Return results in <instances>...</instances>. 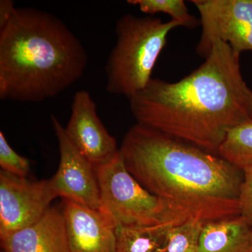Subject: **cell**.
Instances as JSON below:
<instances>
[{"label":"cell","instance_id":"1","mask_svg":"<svg viewBox=\"0 0 252 252\" xmlns=\"http://www.w3.org/2000/svg\"><path fill=\"white\" fill-rule=\"evenodd\" d=\"M240 56L216 41L205 62L181 80L151 79L128 99L137 124L217 154L228 131L251 119L252 91Z\"/></svg>","mask_w":252,"mask_h":252},{"label":"cell","instance_id":"2","mask_svg":"<svg viewBox=\"0 0 252 252\" xmlns=\"http://www.w3.org/2000/svg\"><path fill=\"white\" fill-rule=\"evenodd\" d=\"M119 151L144 188L189 216L206 222L240 215L243 170L218 154L139 124Z\"/></svg>","mask_w":252,"mask_h":252},{"label":"cell","instance_id":"3","mask_svg":"<svg viewBox=\"0 0 252 252\" xmlns=\"http://www.w3.org/2000/svg\"><path fill=\"white\" fill-rule=\"evenodd\" d=\"M85 48L62 20L33 7L16 8L0 29V99L39 102L84 74Z\"/></svg>","mask_w":252,"mask_h":252},{"label":"cell","instance_id":"4","mask_svg":"<svg viewBox=\"0 0 252 252\" xmlns=\"http://www.w3.org/2000/svg\"><path fill=\"white\" fill-rule=\"evenodd\" d=\"M180 23L158 18L124 14L118 20L117 42L105 66L109 94L130 99L145 89L169 33Z\"/></svg>","mask_w":252,"mask_h":252},{"label":"cell","instance_id":"5","mask_svg":"<svg viewBox=\"0 0 252 252\" xmlns=\"http://www.w3.org/2000/svg\"><path fill=\"white\" fill-rule=\"evenodd\" d=\"M100 210L117 226L179 224L193 218L144 188L126 168L122 154L94 167Z\"/></svg>","mask_w":252,"mask_h":252},{"label":"cell","instance_id":"6","mask_svg":"<svg viewBox=\"0 0 252 252\" xmlns=\"http://www.w3.org/2000/svg\"><path fill=\"white\" fill-rule=\"evenodd\" d=\"M200 15L202 34L197 54L206 59L220 41L240 55L252 51V0H193Z\"/></svg>","mask_w":252,"mask_h":252},{"label":"cell","instance_id":"7","mask_svg":"<svg viewBox=\"0 0 252 252\" xmlns=\"http://www.w3.org/2000/svg\"><path fill=\"white\" fill-rule=\"evenodd\" d=\"M51 180L31 181L0 172V238L38 220L58 198Z\"/></svg>","mask_w":252,"mask_h":252},{"label":"cell","instance_id":"8","mask_svg":"<svg viewBox=\"0 0 252 252\" xmlns=\"http://www.w3.org/2000/svg\"><path fill=\"white\" fill-rule=\"evenodd\" d=\"M51 124L59 142L60 162L51 179L59 197L79 205L100 210V195L95 168L68 138L64 127L54 115Z\"/></svg>","mask_w":252,"mask_h":252},{"label":"cell","instance_id":"9","mask_svg":"<svg viewBox=\"0 0 252 252\" xmlns=\"http://www.w3.org/2000/svg\"><path fill=\"white\" fill-rule=\"evenodd\" d=\"M66 135L94 167L107 163L119 152L117 140L109 133L97 114L95 102L89 91L74 94Z\"/></svg>","mask_w":252,"mask_h":252},{"label":"cell","instance_id":"10","mask_svg":"<svg viewBox=\"0 0 252 252\" xmlns=\"http://www.w3.org/2000/svg\"><path fill=\"white\" fill-rule=\"evenodd\" d=\"M62 212L71 252H115L117 225L103 212L67 200Z\"/></svg>","mask_w":252,"mask_h":252},{"label":"cell","instance_id":"11","mask_svg":"<svg viewBox=\"0 0 252 252\" xmlns=\"http://www.w3.org/2000/svg\"><path fill=\"white\" fill-rule=\"evenodd\" d=\"M0 240L7 252H71L63 212L55 207L35 223Z\"/></svg>","mask_w":252,"mask_h":252},{"label":"cell","instance_id":"12","mask_svg":"<svg viewBox=\"0 0 252 252\" xmlns=\"http://www.w3.org/2000/svg\"><path fill=\"white\" fill-rule=\"evenodd\" d=\"M198 252H252V225L241 215L205 222Z\"/></svg>","mask_w":252,"mask_h":252},{"label":"cell","instance_id":"13","mask_svg":"<svg viewBox=\"0 0 252 252\" xmlns=\"http://www.w3.org/2000/svg\"><path fill=\"white\" fill-rule=\"evenodd\" d=\"M174 225L117 226L115 252H158L167 229Z\"/></svg>","mask_w":252,"mask_h":252},{"label":"cell","instance_id":"14","mask_svg":"<svg viewBox=\"0 0 252 252\" xmlns=\"http://www.w3.org/2000/svg\"><path fill=\"white\" fill-rule=\"evenodd\" d=\"M217 154L241 170L252 166V119L228 131Z\"/></svg>","mask_w":252,"mask_h":252},{"label":"cell","instance_id":"15","mask_svg":"<svg viewBox=\"0 0 252 252\" xmlns=\"http://www.w3.org/2000/svg\"><path fill=\"white\" fill-rule=\"evenodd\" d=\"M205 222L189 219L167 229L158 252H198L199 238Z\"/></svg>","mask_w":252,"mask_h":252},{"label":"cell","instance_id":"16","mask_svg":"<svg viewBox=\"0 0 252 252\" xmlns=\"http://www.w3.org/2000/svg\"><path fill=\"white\" fill-rule=\"evenodd\" d=\"M127 2L138 6L140 11L145 14H168L171 20L180 23L182 27L193 28L198 24L196 18L189 14L183 0H128Z\"/></svg>","mask_w":252,"mask_h":252},{"label":"cell","instance_id":"17","mask_svg":"<svg viewBox=\"0 0 252 252\" xmlns=\"http://www.w3.org/2000/svg\"><path fill=\"white\" fill-rule=\"evenodd\" d=\"M0 167L1 171L21 177H27L31 168L29 160L10 146L2 131L0 132Z\"/></svg>","mask_w":252,"mask_h":252},{"label":"cell","instance_id":"18","mask_svg":"<svg viewBox=\"0 0 252 252\" xmlns=\"http://www.w3.org/2000/svg\"><path fill=\"white\" fill-rule=\"evenodd\" d=\"M243 181L239 195L240 215L252 225V166L243 169Z\"/></svg>","mask_w":252,"mask_h":252},{"label":"cell","instance_id":"19","mask_svg":"<svg viewBox=\"0 0 252 252\" xmlns=\"http://www.w3.org/2000/svg\"><path fill=\"white\" fill-rule=\"evenodd\" d=\"M16 7L11 0L0 1V29L4 28L14 16Z\"/></svg>","mask_w":252,"mask_h":252},{"label":"cell","instance_id":"20","mask_svg":"<svg viewBox=\"0 0 252 252\" xmlns=\"http://www.w3.org/2000/svg\"><path fill=\"white\" fill-rule=\"evenodd\" d=\"M250 117H251V119H252V99L251 107H250Z\"/></svg>","mask_w":252,"mask_h":252},{"label":"cell","instance_id":"21","mask_svg":"<svg viewBox=\"0 0 252 252\" xmlns=\"http://www.w3.org/2000/svg\"><path fill=\"white\" fill-rule=\"evenodd\" d=\"M1 252H7L4 251V250H1Z\"/></svg>","mask_w":252,"mask_h":252}]
</instances>
